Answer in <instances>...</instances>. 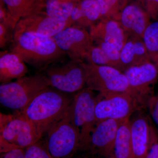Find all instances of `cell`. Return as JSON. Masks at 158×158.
<instances>
[{
	"label": "cell",
	"instance_id": "ffe728a7",
	"mask_svg": "<svg viewBox=\"0 0 158 158\" xmlns=\"http://www.w3.org/2000/svg\"><path fill=\"white\" fill-rule=\"evenodd\" d=\"M114 158H135L130 118L124 120L118 128L114 144Z\"/></svg>",
	"mask_w": 158,
	"mask_h": 158
},
{
	"label": "cell",
	"instance_id": "f546056e",
	"mask_svg": "<svg viewBox=\"0 0 158 158\" xmlns=\"http://www.w3.org/2000/svg\"><path fill=\"white\" fill-rule=\"evenodd\" d=\"M147 106L152 117L158 127V94L151 98Z\"/></svg>",
	"mask_w": 158,
	"mask_h": 158
},
{
	"label": "cell",
	"instance_id": "d6986e66",
	"mask_svg": "<svg viewBox=\"0 0 158 158\" xmlns=\"http://www.w3.org/2000/svg\"><path fill=\"white\" fill-rule=\"evenodd\" d=\"M15 20L45 11V0H2Z\"/></svg>",
	"mask_w": 158,
	"mask_h": 158
},
{
	"label": "cell",
	"instance_id": "9a60e30c",
	"mask_svg": "<svg viewBox=\"0 0 158 158\" xmlns=\"http://www.w3.org/2000/svg\"><path fill=\"white\" fill-rule=\"evenodd\" d=\"M93 42H102L121 51L128 37L118 21L113 19H101L90 27Z\"/></svg>",
	"mask_w": 158,
	"mask_h": 158
},
{
	"label": "cell",
	"instance_id": "836d02e7",
	"mask_svg": "<svg viewBox=\"0 0 158 158\" xmlns=\"http://www.w3.org/2000/svg\"><path fill=\"white\" fill-rule=\"evenodd\" d=\"M45 1H46V0H45Z\"/></svg>",
	"mask_w": 158,
	"mask_h": 158
},
{
	"label": "cell",
	"instance_id": "8fae6325",
	"mask_svg": "<svg viewBox=\"0 0 158 158\" xmlns=\"http://www.w3.org/2000/svg\"><path fill=\"white\" fill-rule=\"evenodd\" d=\"M123 73L141 106L147 105L153 96V85L157 80L158 67L152 62H147L129 67Z\"/></svg>",
	"mask_w": 158,
	"mask_h": 158
},
{
	"label": "cell",
	"instance_id": "d6a6232c",
	"mask_svg": "<svg viewBox=\"0 0 158 158\" xmlns=\"http://www.w3.org/2000/svg\"><path fill=\"white\" fill-rule=\"evenodd\" d=\"M136 1H139H139H140V0H136Z\"/></svg>",
	"mask_w": 158,
	"mask_h": 158
},
{
	"label": "cell",
	"instance_id": "484cf974",
	"mask_svg": "<svg viewBox=\"0 0 158 158\" xmlns=\"http://www.w3.org/2000/svg\"><path fill=\"white\" fill-rule=\"evenodd\" d=\"M25 158H53L46 144L40 140L25 149Z\"/></svg>",
	"mask_w": 158,
	"mask_h": 158
},
{
	"label": "cell",
	"instance_id": "2e32d148",
	"mask_svg": "<svg viewBox=\"0 0 158 158\" xmlns=\"http://www.w3.org/2000/svg\"><path fill=\"white\" fill-rule=\"evenodd\" d=\"M131 121L132 144L135 158H146L155 130L148 118L142 114Z\"/></svg>",
	"mask_w": 158,
	"mask_h": 158
},
{
	"label": "cell",
	"instance_id": "277c9868",
	"mask_svg": "<svg viewBox=\"0 0 158 158\" xmlns=\"http://www.w3.org/2000/svg\"><path fill=\"white\" fill-rule=\"evenodd\" d=\"M0 119L1 153L26 149L41 138L31 123L19 112L14 115L1 113Z\"/></svg>",
	"mask_w": 158,
	"mask_h": 158
},
{
	"label": "cell",
	"instance_id": "5b68a950",
	"mask_svg": "<svg viewBox=\"0 0 158 158\" xmlns=\"http://www.w3.org/2000/svg\"><path fill=\"white\" fill-rule=\"evenodd\" d=\"M44 73L50 86L64 93L78 92L84 88L88 77V64L81 60L58 62L48 67Z\"/></svg>",
	"mask_w": 158,
	"mask_h": 158
},
{
	"label": "cell",
	"instance_id": "3957f363",
	"mask_svg": "<svg viewBox=\"0 0 158 158\" xmlns=\"http://www.w3.org/2000/svg\"><path fill=\"white\" fill-rule=\"evenodd\" d=\"M50 87L44 73L25 76L0 86V102L6 108L20 112L37 94Z\"/></svg>",
	"mask_w": 158,
	"mask_h": 158
},
{
	"label": "cell",
	"instance_id": "30bf717a",
	"mask_svg": "<svg viewBox=\"0 0 158 158\" xmlns=\"http://www.w3.org/2000/svg\"><path fill=\"white\" fill-rule=\"evenodd\" d=\"M53 38L71 60L84 61L94 44L90 33L85 28L77 25L66 28Z\"/></svg>",
	"mask_w": 158,
	"mask_h": 158
},
{
	"label": "cell",
	"instance_id": "ba28073f",
	"mask_svg": "<svg viewBox=\"0 0 158 158\" xmlns=\"http://www.w3.org/2000/svg\"><path fill=\"white\" fill-rule=\"evenodd\" d=\"M142 106L135 97L127 92L99 93L96 97L97 124L106 119H125Z\"/></svg>",
	"mask_w": 158,
	"mask_h": 158
},
{
	"label": "cell",
	"instance_id": "4dcf8cb0",
	"mask_svg": "<svg viewBox=\"0 0 158 158\" xmlns=\"http://www.w3.org/2000/svg\"><path fill=\"white\" fill-rule=\"evenodd\" d=\"M146 158H158V135L156 131L154 132L151 144Z\"/></svg>",
	"mask_w": 158,
	"mask_h": 158
},
{
	"label": "cell",
	"instance_id": "7c38bea8",
	"mask_svg": "<svg viewBox=\"0 0 158 158\" xmlns=\"http://www.w3.org/2000/svg\"><path fill=\"white\" fill-rule=\"evenodd\" d=\"M125 119H106L98 122L90 137L89 149L104 158H114L116 135L120 125Z\"/></svg>",
	"mask_w": 158,
	"mask_h": 158
},
{
	"label": "cell",
	"instance_id": "8992f818",
	"mask_svg": "<svg viewBox=\"0 0 158 158\" xmlns=\"http://www.w3.org/2000/svg\"><path fill=\"white\" fill-rule=\"evenodd\" d=\"M96 97L93 90L85 87L74 96L70 106L72 121L77 133L81 150L89 149L90 137L97 124Z\"/></svg>",
	"mask_w": 158,
	"mask_h": 158
},
{
	"label": "cell",
	"instance_id": "d4e9b609",
	"mask_svg": "<svg viewBox=\"0 0 158 158\" xmlns=\"http://www.w3.org/2000/svg\"><path fill=\"white\" fill-rule=\"evenodd\" d=\"M85 60L87 63L98 65L112 66L107 55L99 46L94 44L88 51Z\"/></svg>",
	"mask_w": 158,
	"mask_h": 158
},
{
	"label": "cell",
	"instance_id": "4fadbf2b",
	"mask_svg": "<svg viewBox=\"0 0 158 158\" xmlns=\"http://www.w3.org/2000/svg\"><path fill=\"white\" fill-rule=\"evenodd\" d=\"M150 16L139 1L128 2L120 14L118 21L128 37L143 40Z\"/></svg>",
	"mask_w": 158,
	"mask_h": 158
},
{
	"label": "cell",
	"instance_id": "e0dca14e",
	"mask_svg": "<svg viewBox=\"0 0 158 158\" xmlns=\"http://www.w3.org/2000/svg\"><path fill=\"white\" fill-rule=\"evenodd\" d=\"M28 71L26 63L19 55L11 51L0 53V82H11L25 76Z\"/></svg>",
	"mask_w": 158,
	"mask_h": 158
},
{
	"label": "cell",
	"instance_id": "ac0fdd59",
	"mask_svg": "<svg viewBox=\"0 0 158 158\" xmlns=\"http://www.w3.org/2000/svg\"><path fill=\"white\" fill-rule=\"evenodd\" d=\"M120 57L125 71L132 66L152 62L143 40L131 37H128L120 51Z\"/></svg>",
	"mask_w": 158,
	"mask_h": 158
},
{
	"label": "cell",
	"instance_id": "cb8c5ba5",
	"mask_svg": "<svg viewBox=\"0 0 158 158\" xmlns=\"http://www.w3.org/2000/svg\"><path fill=\"white\" fill-rule=\"evenodd\" d=\"M80 6L85 27H90L101 19L100 9L95 0H81Z\"/></svg>",
	"mask_w": 158,
	"mask_h": 158
},
{
	"label": "cell",
	"instance_id": "603a6c76",
	"mask_svg": "<svg viewBox=\"0 0 158 158\" xmlns=\"http://www.w3.org/2000/svg\"><path fill=\"white\" fill-rule=\"evenodd\" d=\"M98 4L102 19L119 20L122 11L129 2V0H95Z\"/></svg>",
	"mask_w": 158,
	"mask_h": 158
},
{
	"label": "cell",
	"instance_id": "7a4b0ae2",
	"mask_svg": "<svg viewBox=\"0 0 158 158\" xmlns=\"http://www.w3.org/2000/svg\"><path fill=\"white\" fill-rule=\"evenodd\" d=\"M11 45L10 51L19 55L26 64L40 70L63 62L67 56L53 37L34 32L14 31Z\"/></svg>",
	"mask_w": 158,
	"mask_h": 158
},
{
	"label": "cell",
	"instance_id": "7402d4cb",
	"mask_svg": "<svg viewBox=\"0 0 158 158\" xmlns=\"http://www.w3.org/2000/svg\"><path fill=\"white\" fill-rule=\"evenodd\" d=\"M143 40L152 62L158 68V20L149 24Z\"/></svg>",
	"mask_w": 158,
	"mask_h": 158
},
{
	"label": "cell",
	"instance_id": "52a82bcc",
	"mask_svg": "<svg viewBox=\"0 0 158 158\" xmlns=\"http://www.w3.org/2000/svg\"><path fill=\"white\" fill-rule=\"evenodd\" d=\"M46 134L45 144L53 158H69L77 151L81 150L77 133L72 121L70 109Z\"/></svg>",
	"mask_w": 158,
	"mask_h": 158
},
{
	"label": "cell",
	"instance_id": "6da1fadb",
	"mask_svg": "<svg viewBox=\"0 0 158 158\" xmlns=\"http://www.w3.org/2000/svg\"><path fill=\"white\" fill-rule=\"evenodd\" d=\"M73 98L50 87L42 90L19 113L33 126L40 137L68 113Z\"/></svg>",
	"mask_w": 158,
	"mask_h": 158
},
{
	"label": "cell",
	"instance_id": "4316f807",
	"mask_svg": "<svg viewBox=\"0 0 158 158\" xmlns=\"http://www.w3.org/2000/svg\"><path fill=\"white\" fill-rule=\"evenodd\" d=\"M0 23L14 30L17 24L2 0H0Z\"/></svg>",
	"mask_w": 158,
	"mask_h": 158
},
{
	"label": "cell",
	"instance_id": "44dd1931",
	"mask_svg": "<svg viewBox=\"0 0 158 158\" xmlns=\"http://www.w3.org/2000/svg\"><path fill=\"white\" fill-rule=\"evenodd\" d=\"M81 1V0H46L45 12L49 17L54 19L61 22H72L70 21L72 13L74 8Z\"/></svg>",
	"mask_w": 158,
	"mask_h": 158
},
{
	"label": "cell",
	"instance_id": "9c48e42d",
	"mask_svg": "<svg viewBox=\"0 0 158 158\" xmlns=\"http://www.w3.org/2000/svg\"><path fill=\"white\" fill-rule=\"evenodd\" d=\"M88 64L86 87L99 93L127 92L132 94L138 100L123 72L112 66Z\"/></svg>",
	"mask_w": 158,
	"mask_h": 158
},
{
	"label": "cell",
	"instance_id": "1f68e13d",
	"mask_svg": "<svg viewBox=\"0 0 158 158\" xmlns=\"http://www.w3.org/2000/svg\"><path fill=\"white\" fill-rule=\"evenodd\" d=\"M25 149L17 148L3 153L1 158H25Z\"/></svg>",
	"mask_w": 158,
	"mask_h": 158
},
{
	"label": "cell",
	"instance_id": "5bb4252c",
	"mask_svg": "<svg viewBox=\"0 0 158 158\" xmlns=\"http://www.w3.org/2000/svg\"><path fill=\"white\" fill-rule=\"evenodd\" d=\"M73 25L71 22L54 19L43 11L20 20L15 31H29L53 37L62 30Z\"/></svg>",
	"mask_w": 158,
	"mask_h": 158
},
{
	"label": "cell",
	"instance_id": "83f0119b",
	"mask_svg": "<svg viewBox=\"0 0 158 158\" xmlns=\"http://www.w3.org/2000/svg\"><path fill=\"white\" fill-rule=\"evenodd\" d=\"M14 30L0 23V48L4 49L9 44H12L14 38Z\"/></svg>",
	"mask_w": 158,
	"mask_h": 158
},
{
	"label": "cell",
	"instance_id": "f1b7e54d",
	"mask_svg": "<svg viewBox=\"0 0 158 158\" xmlns=\"http://www.w3.org/2000/svg\"><path fill=\"white\" fill-rule=\"evenodd\" d=\"M151 18L158 20V0H140Z\"/></svg>",
	"mask_w": 158,
	"mask_h": 158
}]
</instances>
